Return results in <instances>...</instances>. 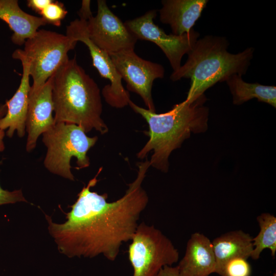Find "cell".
I'll use <instances>...</instances> for the list:
<instances>
[{"label": "cell", "mask_w": 276, "mask_h": 276, "mask_svg": "<svg viewBox=\"0 0 276 276\" xmlns=\"http://www.w3.org/2000/svg\"><path fill=\"white\" fill-rule=\"evenodd\" d=\"M251 268L247 259L238 257L228 261L224 265L220 276H250Z\"/></svg>", "instance_id": "20"}, {"label": "cell", "mask_w": 276, "mask_h": 276, "mask_svg": "<svg viewBox=\"0 0 276 276\" xmlns=\"http://www.w3.org/2000/svg\"><path fill=\"white\" fill-rule=\"evenodd\" d=\"M206 100L204 94L192 102L185 100L174 105L169 111L157 114L130 100L128 105L145 119L149 128L147 133L149 140L137 153V157L143 159L153 151L150 166L167 172L171 153L179 148L191 133H202L207 130L209 109L204 105Z\"/></svg>", "instance_id": "2"}, {"label": "cell", "mask_w": 276, "mask_h": 276, "mask_svg": "<svg viewBox=\"0 0 276 276\" xmlns=\"http://www.w3.org/2000/svg\"><path fill=\"white\" fill-rule=\"evenodd\" d=\"M90 1H82L81 7L79 11V15L80 19L87 21L93 16L90 8Z\"/></svg>", "instance_id": "24"}, {"label": "cell", "mask_w": 276, "mask_h": 276, "mask_svg": "<svg viewBox=\"0 0 276 276\" xmlns=\"http://www.w3.org/2000/svg\"><path fill=\"white\" fill-rule=\"evenodd\" d=\"M157 11L151 10L144 15L124 22L126 27L138 39L156 44L168 59L173 72L181 66L182 57L193 49L200 34L194 29L182 35L167 34L154 22Z\"/></svg>", "instance_id": "8"}, {"label": "cell", "mask_w": 276, "mask_h": 276, "mask_svg": "<svg viewBox=\"0 0 276 276\" xmlns=\"http://www.w3.org/2000/svg\"><path fill=\"white\" fill-rule=\"evenodd\" d=\"M77 41L66 35L41 29L25 43L24 49H17L27 61L33 79L31 90L40 88L68 59L67 53Z\"/></svg>", "instance_id": "6"}, {"label": "cell", "mask_w": 276, "mask_h": 276, "mask_svg": "<svg viewBox=\"0 0 276 276\" xmlns=\"http://www.w3.org/2000/svg\"><path fill=\"white\" fill-rule=\"evenodd\" d=\"M97 13L86 21L90 39L108 54L134 50L137 39L109 8L105 0L97 1Z\"/></svg>", "instance_id": "11"}, {"label": "cell", "mask_w": 276, "mask_h": 276, "mask_svg": "<svg viewBox=\"0 0 276 276\" xmlns=\"http://www.w3.org/2000/svg\"><path fill=\"white\" fill-rule=\"evenodd\" d=\"M232 95L233 103L241 105L253 98L276 107V87L259 83H248L242 76L232 75L225 81Z\"/></svg>", "instance_id": "18"}, {"label": "cell", "mask_w": 276, "mask_h": 276, "mask_svg": "<svg viewBox=\"0 0 276 276\" xmlns=\"http://www.w3.org/2000/svg\"><path fill=\"white\" fill-rule=\"evenodd\" d=\"M5 135V130L0 129V152L3 151L5 149V145L4 143Z\"/></svg>", "instance_id": "26"}, {"label": "cell", "mask_w": 276, "mask_h": 276, "mask_svg": "<svg viewBox=\"0 0 276 276\" xmlns=\"http://www.w3.org/2000/svg\"><path fill=\"white\" fill-rule=\"evenodd\" d=\"M228 45L223 36L208 35L198 39L185 63L170 77L173 81L190 79L186 101H194L207 89L232 75L242 76L246 73L254 57V48L232 54L227 51Z\"/></svg>", "instance_id": "3"}, {"label": "cell", "mask_w": 276, "mask_h": 276, "mask_svg": "<svg viewBox=\"0 0 276 276\" xmlns=\"http://www.w3.org/2000/svg\"><path fill=\"white\" fill-rule=\"evenodd\" d=\"M137 166L136 178L116 201L107 202L106 193L90 191L98 181L101 168L78 194L65 222L55 223L45 216L49 233L61 253L70 258H94L102 254L108 260H116L123 243L131 240L148 202L142 184L150 162L147 158Z\"/></svg>", "instance_id": "1"}, {"label": "cell", "mask_w": 276, "mask_h": 276, "mask_svg": "<svg viewBox=\"0 0 276 276\" xmlns=\"http://www.w3.org/2000/svg\"><path fill=\"white\" fill-rule=\"evenodd\" d=\"M67 11L64 8L63 4L57 2L52 1L40 13L47 24H51L59 27L61 21L64 18Z\"/></svg>", "instance_id": "21"}, {"label": "cell", "mask_w": 276, "mask_h": 276, "mask_svg": "<svg viewBox=\"0 0 276 276\" xmlns=\"http://www.w3.org/2000/svg\"><path fill=\"white\" fill-rule=\"evenodd\" d=\"M0 19L6 22L13 31V43L19 45L32 37L39 27L47 24L41 17L24 12L17 0H0Z\"/></svg>", "instance_id": "16"}, {"label": "cell", "mask_w": 276, "mask_h": 276, "mask_svg": "<svg viewBox=\"0 0 276 276\" xmlns=\"http://www.w3.org/2000/svg\"><path fill=\"white\" fill-rule=\"evenodd\" d=\"M260 226V232L252 238L254 247L250 258L257 260L263 250L268 248L271 255L275 257L276 252V218L268 213H263L257 217Z\"/></svg>", "instance_id": "19"}, {"label": "cell", "mask_w": 276, "mask_h": 276, "mask_svg": "<svg viewBox=\"0 0 276 276\" xmlns=\"http://www.w3.org/2000/svg\"><path fill=\"white\" fill-rule=\"evenodd\" d=\"M98 140L97 136L89 137L78 125L64 123H56L42 134V142L47 148L44 167L51 173L70 180H74L71 171V159H77L76 169L88 167V151Z\"/></svg>", "instance_id": "5"}, {"label": "cell", "mask_w": 276, "mask_h": 276, "mask_svg": "<svg viewBox=\"0 0 276 276\" xmlns=\"http://www.w3.org/2000/svg\"><path fill=\"white\" fill-rule=\"evenodd\" d=\"M158 276H180L176 266H165L160 270Z\"/></svg>", "instance_id": "25"}, {"label": "cell", "mask_w": 276, "mask_h": 276, "mask_svg": "<svg viewBox=\"0 0 276 276\" xmlns=\"http://www.w3.org/2000/svg\"><path fill=\"white\" fill-rule=\"evenodd\" d=\"M128 248L132 276H158L165 266H172L179 259V252L172 241L153 225L138 224Z\"/></svg>", "instance_id": "7"}, {"label": "cell", "mask_w": 276, "mask_h": 276, "mask_svg": "<svg viewBox=\"0 0 276 276\" xmlns=\"http://www.w3.org/2000/svg\"><path fill=\"white\" fill-rule=\"evenodd\" d=\"M208 2V0H163L159 10V19L170 26L174 35L188 33Z\"/></svg>", "instance_id": "15"}, {"label": "cell", "mask_w": 276, "mask_h": 276, "mask_svg": "<svg viewBox=\"0 0 276 276\" xmlns=\"http://www.w3.org/2000/svg\"><path fill=\"white\" fill-rule=\"evenodd\" d=\"M12 56L21 61L22 74L18 89L12 97L6 101L7 111L6 115L0 120V129L3 130L8 129L6 135L9 138L13 136L15 131L19 137H22L25 134L29 96L31 87L30 76L28 63L17 50L13 52Z\"/></svg>", "instance_id": "13"}, {"label": "cell", "mask_w": 276, "mask_h": 276, "mask_svg": "<svg viewBox=\"0 0 276 276\" xmlns=\"http://www.w3.org/2000/svg\"><path fill=\"white\" fill-rule=\"evenodd\" d=\"M7 111V107L5 104L0 105V120L6 115Z\"/></svg>", "instance_id": "27"}, {"label": "cell", "mask_w": 276, "mask_h": 276, "mask_svg": "<svg viewBox=\"0 0 276 276\" xmlns=\"http://www.w3.org/2000/svg\"><path fill=\"white\" fill-rule=\"evenodd\" d=\"M52 96L55 124H76L85 133L93 129L102 134L108 131L101 118L100 89L75 58H68L54 74Z\"/></svg>", "instance_id": "4"}, {"label": "cell", "mask_w": 276, "mask_h": 276, "mask_svg": "<svg viewBox=\"0 0 276 276\" xmlns=\"http://www.w3.org/2000/svg\"><path fill=\"white\" fill-rule=\"evenodd\" d=\"M109 55L119 74L126 82L127 89L139 95L147 109L155 112L152 87L155 79L164 78L163 65L141 58L134 50Z\"/></svg>", "instance_id": "10"}, {"label": "cell", "mask_w": 276, "mask_h": 276, "mask_svg": "<svg viewBox=\"0 0 276 276\" xmlns=\"http://www.w3.org/2000/svg\"><path fill=\"white\" fill-rule=\"evenodd\" d=\"M252 239L249 234L237 230L214 239L212 242L216 263L215 273L220 275L225 264L232 259L250 257L254 248Z\"/></svg>", "instance_id": "17"}, {"label": "cell", "mask_w": 276, "mask_h": 276, "mask_svg": "<svg viewBox=\"0 0 276 276\" xmlns=\"http://www.w3.org/2000/svg\"><path fill=\"white\" fill-rule=\"evenodd\" d=\"M52 1V0H28L27 1V5L32 10L40 14L41 11Z\"/></svg>", "instance_id": "23"}, {"label": "cell", "mask_w": 276, "mask_h": 276, "mask_svg": "<svg viewBox=\"0 0 276 276\" xmlns=\"http://www.w3.org/2000/svg\"><path fill=\"white\" fill-rule=\"evenodd\" d=\"M216 266L212 241L202 234H193L184 256L176 266L180 275L209 276L215 273Z\"/></svg>", "instance_id": "14"}, {"label": "cell", "mask_w": 276, "mask_h": 276, "mask_svg": "<svg viewBox=\"0 0 276 276\" xmlns=\"http://www.w3.org/2000/svg\"><path fill=\"white\" fill-rule=\"evenodd\" d=\"M53 75L40 88L30 90L26 121L28 133L26 150L32 151L36 147L38 137L50 129L55 124L53 116L54 104L52 91Z\"/></svg>", "instance_id": "12"}, {"label": "cell", "mask_w": 276, "mask_h": 276, "mask_svg": "<svg viewBox=\"0 0 276 276\" xmlns=\"http://www.w3.org/2000/svg\"><path fill=\"white\" fill-rule=\"evenodd\" d=\"M1 164L0 162V165ZM20 201H27L21 190L9 191L3 189L0 186V205Z\"/></svg>", "instance_id": "22"}, {"label": "cell", "mask_w": 276, "mask_h": 276, "mask_svg": "<svg viewBox=\"0 0 276 276\" xmlns=\"http://www.w3.org/2000/svg\"><path fill=\"white\" fill-rule=\"evenodd\" d=\"M272 276H276V274H275V273H274V274H273V275H272Z\"/></svg>", "instance_id": "28"}, {"label": "cell", "mask_w": 276, "mask_h": 276, "mask_svg": "<svg viewBox=\"0 0 276 276\" xmlns=\"http://www.w3.org/2000/svg\"><path fill=\"white\" fill-rule=\"evenodd\" d=\"M66 35L78 42L81 41L88 48L93 66L99 74L110 82L102 90L106 102L111 106L121 108L128 105L130 100L128 91L124 87L122 78L117 71L109 55L96 45L89 38L86 21L76 19L66 27Z\"/></svg>", "instance_id": "9"}]
</instances>
